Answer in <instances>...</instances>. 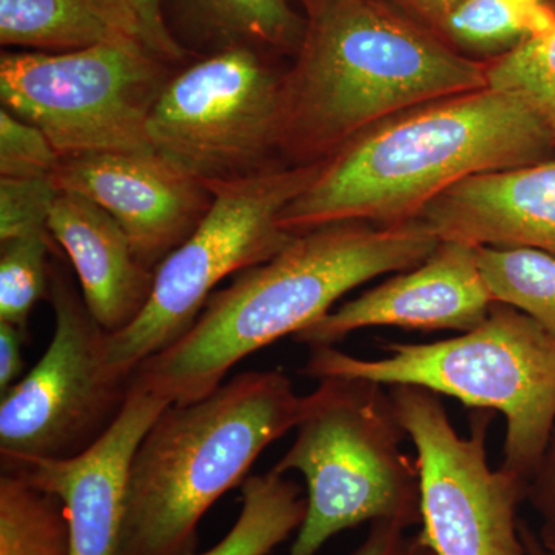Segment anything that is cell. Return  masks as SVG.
Wrapping results in <instances>:
<instances>
[{
	"instance_id": "cell-1",
	"label": "cell",
	"mask_w": 555,
	"mask_h": 555,
	"mask_svg": "<svg viewBox=\"0 0 555 555\" xmlns=\"http://www.w3.org/2000/svg\"><path fill=\"white\" fill-rule=\"evenodd\" d=\"M301 5L305 33L280 98V153L291 166L324 163L398 113L488 86L486 64L390 0Z\"/></svg>"
},
{
	"instance_id": "cell-2",
	"label": "cell",
	"mask_w": 555,
	"mask_h": 555,
	"mask_svg": "<svg viewBox=\"0 0 555 555\" xmlns=\"http://www.w3.org/2000/svg\"><path fill=\"white\" fill-rule=\"evenodd\" d=\"M438 244L418 218L299 233L275 257L214 292L188 334L142 361L131 378L171 404L207 397L244 358L312 326L361 284L422 264Z\"/></svg>"
},
{
	"instance_id": "cell-3",
	"label": "cell",
	"mask_w": 555,
	"mask_h": 555,
	"mask_svg": "<svg viewBox=\"0 0 555 555\" xmlns=\"http://www.w3.org/2000/svg\"><path fill=\"white\" fill-rule=\"evenodd\" d=\"M555 147L516 94L467 91L398 113L324 160L281 214L299 235L337 222L392 225L422 215L463 179L539 163Z\"/></svg>"
},
{
	"instance_id": "cell-4",
	"label": "cell",
	"mask_w": 555,
	"mask_h": 555,
	"mask_svg": "<svg viewBox=\"0 0 555 555\" xmlns=\"http://www.w3.org/2000/svg\"><path fill=\"white\" fill-rule=\"evenodd\" d=\"M305 404L275 369L243 372L207 397L164 409L131 459L122 555L195 554L201 518L297 427Z\"/></svg>"
},
{
	"instance_id": "cell-5",
	"label": "cell",
	"mask_w": 555,
	"mask_h": 555,
	"mask_svg": "<svg viewBox=\"0 0 555 555\" xmlns=\"http://www.w3.org/2000/svg\"><path fill=\"white\" fill-rule=\"evenodd\" d=\"M364 360L334 346L310 347L306 377L361 378L386 387H425L466 406L503 414L502 467L531 480L555 426V334L531 317L495 302L483 323L425 345L386 343Z\"/></svg>"
},
{
	"instance_id": "cell-6",
	"label": "cell",
	"mask_w": 555,
	"mask_h": 555,
	"mask_svg": "<svg viewBox=\"0 0 555 555\" xmlns=\"http://www.w3.org/2000/svg\"><path fill=\"white\" fill-rule=\"evenodd\" d=\"M297 436L272 467L299 473L308 511L287 555H317L332 537L366 521L422 525L416 460L389 389L361 378H324L306 396Z\"/></svg>"
},
{
	"instance_id": "cell-7",
	"label": "cell",
	"mask_w": 555,
	"mask_h": 555,
	"mask_svg": "<svg viewBox=\"0 0 555 555\" xmlns=\"http://www.w3.org/2000/svg\"><path fill=\"white\" fill-rule=\"evenodd\" d=\"M321 167L276 166L207 185L214 204L195 232L156 268L147 305L133 323L107 335L108 366L131 377L142 361L188 334L221 281L283 250L295 235L281 229V214Z\"/></svg>"
},
{
	"instance_id": "cell-8",
	"label": "cell",
	"mask_w": 555,
	"mask_h": 555,
	"mask_svg": "<svg viewBox=\"0 0 555 555\" xmlns=\"http://www.w3.org/2000/svg\"><path fill=\"white\" fill-rule=\"evenodd\" d=\"M169 65L138 42L67 53L7 51L0 101L38 127L62 159L153 152L147 124L173 75Z\"/></svg>"
},
{
	"instance_id": "cell-9",
	"label": "cell",
	"mask_w": 555,
	"mask_h": 555,
	"mask_svg": "<svg viewBox=\"0 0 555 555\" xmlns=\"http://www.w3.org/2000/svg\"><path fill=\"white\" fill-rule=\"evenodd\" d=\"M50 301L49 349L0 397L2 466L83 454L115 425L129 398L131 377L107 363V332L54 264Z\"/></svg>"
},
{
	"instance_id": "cell-10",
	"label": "cell",
	"mask_w": 555,
	"mask_h": 555,
	"mask_svg": "<svg viewBox=\"0 0 555 555\" xmlns=\"http://www.w3.org/2000/svg\"><path fill=\"white\" fill-rule=\"evenodd\" d=\"M393 411L414 443L420 473V542L434 555H528L518 506L528 481L486 452L492 411L476 409L460 436L440 396L425 387L389 386Z\"/></svg>"
},
{
	"instance_id": "cell-11",
	"label": "cell",
	"mask_w": 555,
	"mask_h": 555,
	"mask_svg": "<svg viewBox=\"0 0 555 555\" xmlns=\"http://www.w3.org/2000/svg\"><path fill=\"white\" fill-rule=\"evenodd\" d=\"M284 73L246 47L215 51L171 75L150 113L152 147L203 184L276 167Z\"/></svg>"
},
{
	"instance_id": "cell-12",
	"label": "cell",
	"mask_w": 555,
	"mask_h": 555,
	"mask_svg": "<svg viewBox=\"0 0 555 555\" xmlns=\"http://www.w3.org/2000/svg\"><path fill=\"white\" fill-rule=\"evenodd\" d=\"M51 179L57 190L107 210L152 270L195 232L214 204L206 184L155 150L61 159Z\"/></svg>"
},
{
	"instance_id": "cell-13",
	"label": "cell",
	"mask_w": 555,
	"mask_h": 555,
	"mask_svg": "<svg viewBox=\"0 0 555 555\" xmlns=\"http://www.w3.org/2000/svg\"><path fill=\"white\" fill-rule=\"evenodd\" d=\"M494 305L477 248L440 241L422 264L332 309L295 339L309 347L334 346L360 328L377 326L462 334L483 323Z\"/></svg>"
},
{
	"instance_id": "cell-14",
	"label": "cell",
	"mask_w": 555,
	"mask_h": 555,
	"mask_svg": "<svg viewBox=\"0 0 555 555\" xmlns=\"http://www.w3.org/2000/svg\"><path fill=\"white\" fill-rule=\"evenodd\" d=\"M166 398L133 382L115 425L89 451L69 460L2 466L60 496L67 511L72 555H122L127 476L138 444L169 406Z\"/></svg>"
},
{
	"instance_id": "cell-15",
	"label": "cell",
	"mask_w": 555,
	"mask_h": 555,
	"mask_svg": "<svg viewBox=\"0 0 555 555\" xmlns=\"http://www.w3.org/2000/svg\"><path fill=\"white\" fill-rule=\"evenodd\" d=\"M418 219L440 241L529 247L555 257V160L463 179Z\"/></svg>"
},
{
	"instance_id": "cell-16",
	"label": "cell",
	"mask_w": 555,
	"mask_h": 555,
	"mask_svg": "<svg viewBox=\"0 0 555 555\" xmlns=\"http://www.w3.org/2000/svg\"><path fill=\"white\" fill-rule=\"evenodd\" d=\"M49 228L102 328L115 334L133 323L147 305L155 270L138 258L118 221L87 196L60 190Z\"/></svg>"
},
{
	"instance_id": "cell-17",
	"label": "cell",
	"mask_w": 555,
	"mask_h": 555,
	"mask_svg": "<svg viewBox=\"0 0 555 555\" xmlns=\"http://www.w3.org/2000/svg\"><path fill=\"white\" fill-rule=\"evenodd\" d=\"M116 42L138 40L96 0H0L3 47L67 53Z\"/></svg>"
},
{
	"instance_id": "cell-18",
	"label": "cell",
	"mask_w": 555,
	"mask_h": 555,
	"mask_svg": "<svg viewBox=\"0 0 555 555\" xmlns=\"http://www.w3.org/2000/svg\"><path fill=\"white\" fill-rule=\"evenodd\" d=\"M182 28L210 53L246 47L266 53H297L305 16L287 0H171Z\"/></svg>"
},
{
	"instance_id": "cell-19",
	"label": "cell",
	"mask_w": 555,
	"mask_h": 555,
	"mask_svg": "<svg viewBox=\"0 0 555 555\" xmlns=\"http://www.w3.org/2000/svg\"><path fill=\"white\" fill-rule=\"evenodd\" d=\"M308 496L283 474L269 470L241 485V511L235 525L206 553L192 555H269L298 531Z\"/></svg>"
},
{
	"instance_id": "cell-20",
	"label": "cell",
	"mask_w": 555,
	"mask_h": 555,
	"mask_svg": "<svg viewBox=\"0 0 555 555\" xmlns=\"http://www.w3.org/2000/svg\"><path fill=\"white\" fill-rule=\"evenodd\" d=\"M0 555H72L60 496L7 470L0 476Z\"/></svg>"
},
{
	"instance_id": "cell-21",
	"label": "cell",
	"mask_w": 555,
	"mask_h": 555,
	"mask_svg": "<svg viewBox=\"0 0 555 555\" xmlns=\"http://www.w3.org/2000/svg\"><path fill=\"white\" fill-rule=\"evenodd\" d=\"M554 25L551 0H465L434 31L449 46L506 53Z\"/></svg>"
},
{
	"instance_id": "cell-22",
	"label": "cell",
	"mask_w": 555,
	"mask_h": 555,
	"mask_svg": "<svg viewBox=\"0 0 555 555\" xmlns=\"http://www.w3.org/2000/svg\"><path fill=\"white\" fill-rule=\"evenodd\" d=\"M491 297L555 334V257L529 247H476Z\"/></svg>"
},
{
	"instance_id": "cell-23",
	"label": "cell",
	"mask_w": 555,
	"mask_h": 555,
	"mask_svg": "<svg viewBox=\"0 0 555 555\" xmlns=\"http://www.w3.org/2000/svg\"><path fill=\"white\" fill-rule=\"evenodd\" d=\"M486 80L520 98L555 145V25L486 64Z\"/></svg>"
},
{
	"instance_id": "cell-24",
	"label": "cell",
	"mask_w": 555,
	"mask_h": 555,
	"mask_svg": "<svg viewBox=\"0 0 555 555\" xmlns=\"http://www.w3.org/2000/svg\"><path fill=\"white\" fill-rule=\"evenodd\" d=\"M53 236H22L0 243V321L28 335L36 305L50 298Z\"/></svg>"
},
{
	"instance_id": "cell-25",
	"label": "cell",
	"mask_w": 555,
	"mask_h": 555,
	"mask_svg": "<svg viewBox=\"0 0 555 555\" xmlns=\"http://www.w3.org/2000/svg\"><path fill=\"white\" fill-rule=\"evenodd\" d=\"M57 193L51 178H0V243L53 236L49 221Z\"/></svg>"
},
{
	"instance_id": "cell-26",
	"label": "cell",
	"mask_w": 555,
	"mask_h": 555,
	"mask_svg": "<svg viewBox=\"0 0 555 555\" xmlns=\"http://www.w3.org/2000/svg\"><path fill=\"white\" fill-rule=\"evenodd\" d=\"M61 159L38 127L0 109V178H51Z\"/></svg>"
},
{
	"instance_id": "cell-27",
	"label": "cell",
	"mask_w": 555,
	"mask_h": 555,
	"mask_svg": "<svg viewBox=\"0 0 555 555\" xmlns=\"http://www.w3.org/2000/svg\"><path fill=\"white\" fill-rule=\"evenodd\" d=\"M115 14L133 38L160 60L177 64L184 60V47L171 33L164 11V0H96Z\"/></svg>"
},
{
	"instance_id": "cell-28",
	"label": "cell",
	"mask_w": 555,
	"mask_h": 555,
	"mask_svg": "<svg viewBox=\"0 0 555 555\" xmlns=\"http://www.w3.org/2000/svg\"><path fill=\"white\" fill-rule=\"evenodd\" d=\"M526 502L539 516V540L555 554V426L545 454L526 489Z\"/></svg>"
},
{
	"instance_id": "cell-29",
	"label": "cell",
	"mask_w": 555,
	"mask_h": 555,
	"mask_svg": "<svg viewBox=\"0 0 555 555\" xmlns=\"http://www.w3.org/2000/svg\"><path fill=\"white\" fill-rule=\"evenodd\" d=\"M406 531L392 521H374L366 539L350 555H415L418 539L408 535Z\"/></svg>"
},
{
	"instance_id": "cell-30",
	"label": "cell",
	"mask_w": 555,
	"mask_h": 555,
	"mask_svg": "<svg viewBox=\"0 0 555 555\" xmlns=\"http://www.w3.org/2000/svg\"><path fill=\"white\" fill-rule=\"evenodd\" d=\"M28 335L21 328L0 321V393L7 392L24 375V349Z\"/></svg>"
},
{
	"instance_id": "cell-31",
	"label": "cell",
	"mask_w": 555,
	"mask_h": 555,
	"mask_svg": "<svg viewBox=\"0 0 555 555\" xmlns=\"http://www.w3.org/2000/svg\"><path fill=\"white\" fill-rule=\"evenodd\" d=\"M390 2L434 30L452 10H455L465 0H390Z\"/></svg>"
},
{
	"instance_id": "cell-32",
	"label": "cell",
	"mask_w": 555,
	"mask_h": 555,
	"mask_svg": "<svg viewBox=\"0 0 555 555\" xmlns=\"http://www.w3.org/2000/svg\"><path fill=\"white\" fill-rule=\"evenodd\" d=\"M520 534L521 540H524V545L526 553L528 555H555L547 551L545 546L542 545V542L539 540V535L529 528L528 524H525L524 520H520Z\"/></svg>"
},
{
	"instance_id": "cell-33",
	"label": "cell",
	"mask_w": 555,
	"mask_h": 555,
	"mask_svg": "<svg viewBox=\"0 0 555 555\" xmlns=\"http://www.w3.org/2000/svg\"><path fill=\"white\" fill-rule=\"evenodd\" d=\"M416 539H418V537H416ZM415 555H434V553H433V551L429 550V547H426L425 545H423V543L420 542V540H418V550H416Z\"/></svg>"
}]
</instances>
